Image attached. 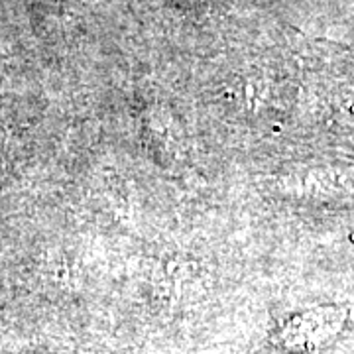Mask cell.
Segmentation results:
<instances>
[{
	"mask_svg": "<svg viewBox=\"0 0 354 354\" xmlns=\"http://www.w3.org/2000/svg\"><path fill=\"white\" fill-rule=\"evenodd\" d=\"M344 319H346L344 311L335 307L304 311L288 319L279 327V342L295 353L315 348L333 339V335L341 329Z\"/></svg>",
	"mask_w": 354,
	"mask_h": 354,
	"instance_id": "1",
	"label": "cell"
}]
</instances>
